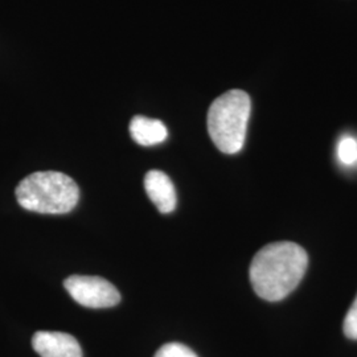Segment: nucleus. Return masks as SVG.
Segmentation results:
<instances>
[{
    "instance_id": "1",
    "label": "nucleus",
    "mask_w": 357,
    "mask_h": 357,
    "mask_svg": "<svg viewBox=\"0 0 357 357\" xmlns=\"http://www.w3.org/2000/svg\"><path fill=\"white\" fill-rule=\"evenodd\" d=\"M307 265L306 250L298 243H268L255 255L249 270L255 294L268 302L282 301L301 283Z\"/></svg>"
},
{
    "instance_id": "2",
    "label": "nucleus",
    "mask_w": 357,
    "mask_h": 357,
    "mask_svg": "<svg viewBox=\"0 0 357 357\" xmlns=\"http://www.w3.org/2000/svg\"><path fill=\"white\" fill-rule=\"evenodd\" d=\"M22 208L41 215H64L75 209L79 190L76 181L57 171H40L23 178L16 187Z\"/></svg>"
},
{
    "instance_id": "3",
    "label": "nucleus",
    "mask_w": 357,
    "mask_h": 357,
    "mask_svg": "<svg viewBox=\"0 0 357 357\" xmlns=\"http://www.w3.org/2000/svg\"><path fill=\"white\" fill-rule=\"evenodd\" d=\"M250 110V97L243 90H229L211 105L208 132L221 153L231 155L243 150Z\"/></svg>"
},
{
    "instance_id": "4",
    "label": "nucleus",
    "mask_w": 357,
    "mask_h": 357,
    "mask_svg": "<svg viewBox=\"0 0 357 357\" xmlns=\"http://www.w3.org/2000/svg\"><path fill=\"white\" fill-rule=\"evenodd\" d=\"M69 295L81 306L106 308L121 302V294L112 283L94 275H72L64 282Z\"/></svg>"
},
{
    "instance_id": "5",
    "label": "nucleus",
    "mask_w": 357,
    "mask_h": 357,
    "mask_svg": "<svg viewBox=\"0 0 357 357\" xmlns=\"http://www.w3.org/2000/svg\"><path fill=\"white\" fill-rule=\"evenodd\" d=\"M32 347L41 357H82L76 337L64 332H36Z\"/></svg>"
},
{
    "instance_id": "6",
    "label": "nucleus",
    "mask_w": 357,
    "mask_h": 357,
    "mask_svg": "<svg viewBox=\"0 0 357 357\" xmlns=\"http://www.w3.org/2000/svg\"><path fill=\"white\" fill-rule=\"evenodd\" d=\"M144 190L155 206L162 213H171L176 208V191L165 172L159 169L149 171L144 178Z\"/></svg>"
},
{
    "instance_id": "7",
    "label": "nucleus",
    "mask_w": 357,
    "mask_h": 357,
    "mask_svg": "<svg viewBox=\"0 0 357 357\" xmlns=\"http://www.w3.org/2000/svg\"><path fill=\"white\" fill-rule=\"evenodd\" d=\"M130 134L134 141L144 147L163 143L168 137L166 125L162 121L143 115H137L131 119Z\"/></svg>"
},
{
    "instance_id": "8",
    "label": "nucleus",
    "mask_w": 357,
    "mask_h": 357,
    "mask_svg": "<svg viewBox=\"0 0 357 357\" xmlns=\"http://www.w3.org/2000/svg\"><path fill=\"white\" fill-rule=\"evenodd\" d=\"M337 156L347 166L354 165L357 160V142L352 137H344L337 144Z\"/></svg>"
},
{
    "instance_id": "9",
    "label": "nucleus",
    "mask_w": 357,
    "mask_h": 357,
    "mask_svg": "<svg viewBox=\"0 0 357 357\" xmlns=\"http://www.w3.org/2000/svg\"><path fill=\"white\" fill-rule=\"evenodd\" d=\"M153 357H197V355L187 345L168 343L159 348V351Z\"/></svg>"
},
{
    "instance_id": "10",
    "label": "nucleus",
    "mask_w": 357,
    "mask_h": 357,
    "mask_svg": "<svg viewBox=\"0 0 357 357\" xmlns=\"http://www.w3.org/2000/svg\"><path fill=\"white\" fill-rule=\"evenodd\" d=\"M344 335L347 337L357 340V296L354 305L349 308L344 319Z\"/></svg>"
}]
</instances>
